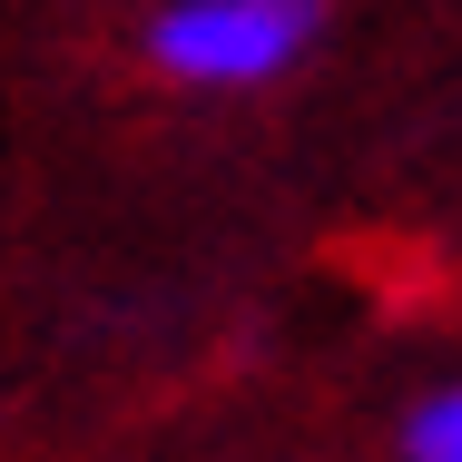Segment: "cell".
I'll list each match as a JSON object with an SVG mask.
<instances>
[{
    "label": "cell",
    "instance_id": "6da1fadb",
    "mask_svg": "<svg viewBox=\"0 0 462 462\" xmlns=\"http://www.w3.org/2000/svg\"><path fill=\"white\" fill-rule=\"evenodd\" d=\"M325 40V0H158L148 10V69L178 89H276Z\"/></svg>",
    "mask_w": 462,
    "mask_h": 462
},
{
    "label": "cell",
    "instance_id": "7a4b0ae2",
    "mask_svg": "<svg viewBox=\"0 0 462 462\" xmlns=\"http://www.w3.org/2000/svg\"><path fill=\"white\" fill-rule=\"evenodd\" d=\"M393 453H403V462H462V374H453V383H433V393H413Z\"/></svg>",
    "mask_w": 462,
    "mask_h": 462
}]
</instances>
